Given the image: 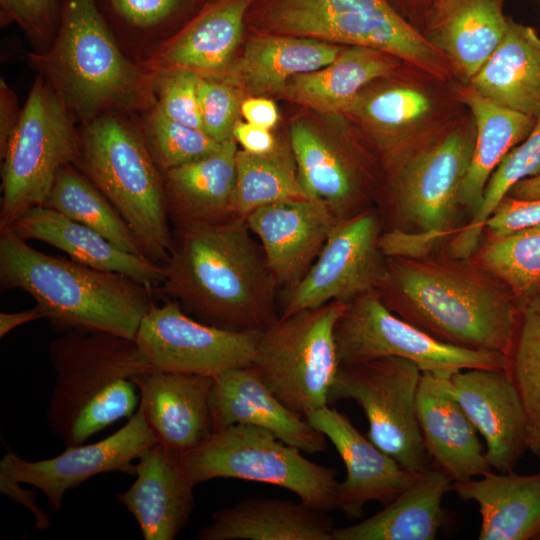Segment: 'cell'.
<instances>
[{
    "label": "cell",
    "instance_id": "cell-1",
    "mask_svg": "<svg viewBox=\"0 0 540 540\" xmlns=\"http://www.w3.org/2000/svg\"><path fill=\"white\" fill-rule=\"evenodd\" d=\"M245 219L175 228L155 290L191 317L218 328L262 330L275 314L277 283Z\"/></svg>",
    "mask_w": 540,
    "mask_h": 540
},
{
    "label": "cell",
    "instance_id": "cell-2",
    "mask_svg": "<svg viewBox=\"0 0 540 540\" xmlns=\"http://www.w3.org/2000/svg\"><path fill=\"white\" fill-rule=\"evenodd\" d=\"M387 262L376 291L393 313L440 341L510 356L521 307L503 282L449 255Z\"/></svg>",
    "mask_w": 540,
    "mask_h": 540
},
{
    "label": "cell",
    "instance_id": "cell-3",
    "mask_svg": "<svg viewBox=\"0 0 540 540\" xmlns=\"http://www.w3.org/2000/svg\"><path fill=\"white\" fill-rule=\"evenodd\" d=\"M0 284L4 291L28 293L60 334L103 332L135 340L155 306L154 291L146 285L38 251L9 227L0 229Z\"/></svg>",
    "mask_w": 540,
    "mask_h": 540
},
{
    "label": "cell",
    "instance_id": "cell-4",
    "mask_svg": "<svg viewBox=\"0 0 540 540\" xmlns=\"http://www.w3.org/2000/svg\"><path fill=\"white\" fill-rule=\"evenodd\" d=\"M48 355L56 380L46 419L65 447L129 419L139 405L133 378L153 370L135 340L103 332L62 333Z\"/></svg>",
    "mask_w": 540,
    "mask_h": 540
},
{
    "label": "cell",
    "instance_id": "cell-5",
    "mask_svg": "<svg viewBox=\"0 0 540 540\" xmlns=\"http://www.w3.org/2000/svg\"><path fill=\"white\" fill-rule=\"evenodd\" d=\"M29 60L86 124L110 109L154 102V74L122 53L95 0H61L53 43Z\"/></svg>",
    "mask_w": 540,
    "mask_h": 540
},
{
    "label": "cell",
    "instance_id": "cell-6",
    "mask_svg": "<svg viewBox=\"0 0 540 540\" xmlns=\"http://www.w3.org/2000/svg\"><path fill=\"white\" fill-rule=\"evenodd\" d=\"M111 202L144 256L163 266L173 249L164 175L146 140L111 114L87 123L74 164Z\"/></svg>",
    "mask_w": 540,
    "mask_h": 540
},
{
    "label": "cell",
    "instance_id": "cell-7",
    "mask_svg": "<svg viewBox=\"0 0 540 540\" xmlns=\"http://www.w3.org/2000/svg\"><path fill=\"white\" fill-rule=\"evenodd\" d=\"M263 22L282 35L362 46L445 77L448 58L389 0H271Z\"/></svg>",
    "mask_w": 540,
    "mask_h": 540
},
{
    "label": "cell",
    "instance_id": "cell-8",
    "mask_svg": "<svg viewBox=\"0 0 540 540\" xmlns=\"http://www.w3.org/2000/svg\"><path fill=\"white\" fill-rule=\"evenodd\" d=\"M346 307L332 301L280 317L261 330L252 366L271 392L304 419L330 403L340 366L334 330Z\"/></svg>",
    "mask_w": 540,
    "mask_h": 540
},
{
    "label": "cell",
    "instance_id": "cell-9",
    "mask_svg": "<svg viewBox=\"0 0 540 540\" xmlns=\"http://www.w3.org/2000/svg\"><path fill=\"white\" fill-rule=\"evenodd\" d=\"M301 452L264 428L236 424L214 431L200 446L183 453V460L195 486L217 478L260 482L287 489L320 511L336 509V470Z\"/></svg>",
    "mask_w": 540,
    "mask_h": 540
},
{
    "label": "cell",
    "instance_id": "cell-10",
    "mask_svg": "<svg viewBox=\"0 0 540 540\" xmlns=\"http://www.w3.org/2000/svg\"><path fill=\"white\" fill-rule=\"evenodd\" d=\"M79 153L80 135L69 110L40 75L1 153L0 229L11 227L27 210L44 205L58 171L75 164Z\"/></svg>",
    "mask_w": 540,
    "mask_h": 540
},
{
    "label": "cell",
    "instance_id": "cell-11",
    "mask_svg": "<svg viewBox=\"0 0 540 540\" xmlns=\"http://www.w3.org/2000/svg\"><path fill=\"white\" fill-rule=\"evenodd\" d=\"M421 375L415 363L400 357L341 363L330 393V402L354 400L368 420V438L415 473L432 467L416 410Z\"/></svg>",
    "mask_w": 540,
    "mask_h": 540
},
{
    "label": "cell",
    "instance_id": "cell-12",
    "mask_svg": "<svg viewBox=\"0 0 540 540\" xmlns=\"http://www.w3.org/2000/svg\"><path fill=\"white\" fill-rule=\"evenodd\" d=\"M334 334L340 364L392 356L410 360L422 372L435 374L450 375L474 368L509 369V357L504 354L434 338L393 313L377 291L347 303Z\"/></svg>",
    "mask_w": 540,
    "mask_h": 540
},
{
    "label": "cell",
    "instance_id": "cell-13",
    "mask_svg": "<svg viewBox=\"0 0 540 540\" xmlns=\"http://www.w3.org/2000/svg\"><path fill=\"white\" fill-rule=\"evenodd\" d=\"M380 237L379 215L372 210L339 220L309 270L285 288L280 317L376 291L388 270Z\"/></svg>",
    "mask_w": 540,
    "mask_h": 540
},
{
    "label": "cell",
    "instance_id": "cell-14",
    "mask_svg": "<svg viewBox=\"0 0 540 540\" xmlns=\"http://www.w3.org/2000/svg\"><path fill=\"white\" fill-rule=\"evenodd\" d=\"M261 330L233 331L188 315L177 301L153 306L142 319L135 341L153 370L198 374L251 366Z\"/></svg>",
    "mask_w": 540,
    "mask_h": 540
},
{
    "label": "cell",
    "instance_id": "cell-15",
    "mask_svg": "<svg viewBox=\"0 0 540 540\" xmlns=\"http://www.w3.org/2000/svg\"><path fill=\"white\" fill-rule=\"evenodd\" d=\"M157 442L143 412L137 408L127 423L110 436L95 443L66 447L49 459L25 460L8 449L0 461V480L36 488L57 513L69 490L96 475L118 471L134 476L135 461Z\"/></svg>",
    "mask_w": 540,
    "mask_h": 540
},
{
    "label": "cell",
    "instance_id": "cell-16",
    "mask_svg": "<svg viewBox=\"0 0 540 540\" xmlns=\"http://www.w3.org/2000/svg\"><path fill=\"white\" fill-rule=\"evenodd\" d=\"M475 134L457 129L403 165L396 183L397 214L420 231L452 235Z\"/></svg>",
    "mask_w": 540,
    "mask_h": 540
},
{
    "label": "cell",
    "instance_id": "cell-17",
    "mask_svg": "<svg viewBox=\"0 0 540 540\" xmlns=\"http://www.w3.org/2000/svg\"><path fill=\"white\" fill-rule=\"evenodd\" d=\"M451 393L486 442L498 472L513 471L528 449L527 416L508 369L474 368L448 376Z\"/></svg>",
    "mask_w": 540,
    "mask_h": 540
},
{
    "label": "cell",
    "instance_id": "cell-18",
    "mask_svg": "<svg viewBox=\"0 0 540 540\" xmlns=\"http://www.w3.org/2000/svg\"><path fill=\"white\" fill-rule=\"evenodd\" d=\"M306 420L330 440L344 462L346 478L339 482L337 508L346 518H361L364 505L372 500L388 505L417 478L419 473L400 466L362 435L344 413L326 405Z\"/></svg>",
    "mask_w": 540,
    "mask_h": 540
},
{
    "label": "cell",
    "instance_id": "cell-19",
    "mask_svg": "<svg viewBox=\"0 0 540 540\" xmlns=\"http://www.w3.org/2000/svg\"><path fill=\"white\" fill-rule=\"evenodd\" d=\"M245 221L277 285L287 288L309 270L339 219L325 202L305 198L261 206Z\"/></svg>",
    "mask_w": 540,
    "mask_h": 540
},
{
    "label": "cell",
    "instance_id": "cell-20",
    "mask_svg": "<svg viewBox=\"0 0 540 540\" xmlns=\"http://www.w3.org/2000/svg\"><path fill=\"white\" fill-rule=\"evenodd\" d=\"M133 484L116 498L135 518L145 540H173L194 507L183 453L157 442L135 463Z\"/></svg>",
    "mask_w": 540,
    "mask_h": 540
},
{
    "label": "cell",
    "instance_id": "cell-21",
    "mask_svg": "<svg viewBox=\"0 0 540 540\" xmlns=\"http://www.w3.org/2000/svg\"><path fill=\"white\" fill-rule=\"evenodd\" d=\"M210 408L213 432L236 424L253 425L302 452L316 454L327 450V438L289 410L252 365L229 369L213 378Z\"/></svg>",
    "mask_w": 540,
    "mask_h": 540
},
{
    "label": "cell",
    "instance_id": "cell-22",
    "mask_svg": "<svg viewBox=\"0 0 540 540\" xmlns=\"http://www.w3.org/2000/svg\"><path fill=\"white\" fill-rule=\"evenodd\" d=\"M133 381L139 392L138 408L159 443L185 453L213 433L212 377L151 370Z\"/></svg>",
    "mask_w": 540,
    "mask_h": 540
},
{
    "label": "cell",
    "instance_id": "cell-23",
    "mask_svg": "<svg viewBox=\"0 0 540 540\" xmlns=\"http://www.w3.org/2000/svg\"><path fill=\"white\" fill-rule=\"evenodd\" d=\"M447 374L422 372L416 400L417 418L432 466L453 482L490 472L477 429L449 389Z\"/></svg>",
    "mask_w": 540,
    "mask_h": 540
},
{
    "label": "cell",
    "instance_id": "cell-24",
    "mask_svg": "<svg viewBox=\"0 0 540 540\" xmlns=\"http://www.w3.org/2000/svg\"><path fill=\"white\" fill-rule=\"evenodd\" d=\"M254 0L208 2L145 63L152 74L182 68L200 75L223 73L241 42L245 15Z\"/></svg>",
    "mask_w": 540,
    "mask_h": 540
},
{
    "label": "cell",
    "instance_id": "cell-25",
    "mask_svg": "<svg viewBox=\"0 0 540 540\" xmlns=\"http://www.w3.org/2000/svg\"><path fill=\"white\" fill-rule=\"evenodd\" d=\"M509 20L503 0H433L423 34L469 83L501 43Z\"/></svg>",
    "mask_w": 540,
    "mask_h": 540
},
{
    "label": "cell",
    "instance_id": "cell-26",
    "mask_svg": "<svg viewBox=\"0 0 540 540\" xmlns=\"http://www.w3.org/2000/svg\"><path fill=\"white\" fill-rule=\"evenodd\" d=\"M9 228L25 241L44 242L74 261L125 275L154 292L163 280L162 266L121 250L95 230L47 206L27 210Z\"/></svg>",
    "mask_w": 540,
    "mask_h": 540
},
{
    "label": "cell",
    "instance_id": "cell-27",
    "mask_svg": "<svg viewBox=\"0 0 540 540\" xmlns=\"http://www.w3.org/2000/svg\"><path fill=\"white\" fill-rule=\"evenodd\" d=\"M237 142L224 141L209 155L163 173L166 204L175 228L235 217Z\"/></svg>",
    "mask_w": 540,
    "mask_h": 540
},
{
    "label": "cell",
    "instance_id": "cell-28",
    "mask_svg": "<svg viewBox=\"0 0 540 540\" xmlns=\"http://www.w3.org/2000/svg\"><path fill=\"white\" fill-rule=\"evenodd\" d=\"M326 512L303 501L248 498L214 512L197 540H334Z\"/></svg>",
    "mask_w": 540,
    "mask_h": 540
},
{
    "label": "cell",
    "instance_id": "cell-29",
    "mask_svg": "<svg viewBox=\"0 0 540 540\" xmlns=\"http://www.w3.org/2000/svg\"><path fill=\"white\" fill-rule=\"evenodd\" d=\"M479 480L453 482L452 489L479 506V540L540 539V473L492 471Z\"/></svg>",
    "mask_w": 540,
    "mask_h": 540
},
{
    "label": "cell",
    "instance_id": "cell-30",
    "mask_svg": "<svg viewBox=\"0 0 540 540\" xmlns=\"http://www.w3.org/2000/svg\"><path fill=\"white\" fill-rule=\"evenodd\" d=\"M468 86L512 111L540 115V37L530 26L509 20L498 47Z\"/></svg>",
    "mask_w": 540,
    "mask_h": 540
},
{
    "label": "cell",
    "instance_id": "cell-31",
    "mask_svg": "<svg viewBox=\"0 0 540 540\" xmlns=\"http://www.w3.org/2000/svg\"><path fill=\"white\" fill-rule=\"evenodd\" d=\"M453 480L437 467L414 482L377 514L346 527H335L334 540H433L444 521L442 500Z\"/></svg>",
    "mask_w": 540,
    "mask_h": 540
},
{
    "label": "cell",
    "instance_id": "cell-32",
    "mask_svg": "<svg viewBox=\"0 0 540 540\" xmlns=\"http://www.w3.org/2000/svg\"><path fill=\"white\" fill-rule=\"evenodd\" d=\"M343 48L313 38L267 35L250 39L230 74H223L254 96L281 94L294 76L332 63Z\"/></svg>",
    "mask_w": 540,
    "mask_h": 540
},
{
    "label": "cell",
    "instance_id": "cell-33",
    "mask_svg": "<svg viewBox=\"0 0 540 540\" xmlns=\"http://www.w3.org/2000/svg\"><path fill=\"white\" fill-rule=\"evenodd\" d=\"M459 98L472 112L476 127L473 153L461 190V206L472 217L481 205L492 173L504 156L530 134L536 118L503 108L469 86L459 91Z\"/></svg>",
    "mask_w": 540,
    "mask_h": 540
},
{
    "label": "cell",
    "instance_id": "cell-34",
    "mask_svg": "<svg viewBox=\"0 0 540 540\" xmlns=\"http://www.w3.org/2000/svg\"><path fill=\"white\" fill-rule=\"evenodd\" d=\"M390 57L372 48L351 46L329 65L292 77L281 95L321 113L349 111L365 85L392 72Z\"/></svg>",
    "mask_w": 540,
    "mask_h": 540
},
{
    "label": "cell",
    "instance_id": "cell-35",
    "mask_svg": "<svg viewBox=\"0 0 540 540\" xmlns=\"http://www.w3.org/2000/svg\"><path fill=\"white\" fill-rule=\"evenodd\" d=\"M290 145L307 198L325 202L339 220L366 210L361 207L358 178L351 162L313 126L304 120L294 121Z\"/></svg>",
    "mask_w": 540,
    "mask_h": 540
},
{
    "label": "cell",
    "instance_id": "cell-36",
    "mask_svg": "<svg viewBox=\"0 0 540 540\" xmlns=\"http://www.w3.org/2000/svg\"><path fill=\"white\" fill-rule=\"evenodd\" d=\"M44 206L95 230L121 250L145 257L111 202L74 164L58 171Z\"/></svg>",
    "mask_w": 540,
    "mask_h": 540
},
{
    "label": "cell",
    "instance_id": "cell-37",
    "mask_svg": "<svg viewBox=\"0 0 540 540\" xmlns=\"http://www.w3.org/2000/svg\"><path fill=\"white\" fill-rule=\"evenodd\" d=\"M305 198L291 145L277 143L265 154L237 151L235 217L245 219L261 206Z\"/></svg>",
    "mask_w": 540,
    "mask_h": 540
},
{
    "label": "cell",
    "instance_id": "cell-38",
    "mask_svg": "<svg viewBox=\"0 0 540 540\" xmlns=\"http://www.w3.org/2000/svg\"><path fill=\"white\" fill-rule=\"evenodd\" d=\"M540 175V115L530 134L512 148L492 173L478 211L460 226L448 243V255L469 259L476 252L487 219L510 189L521 180Z\"/></svg>",
    "mask_w": 540,
    "mask_h": 540
},
{
    "label": "cell",
    "instance_id": "cell-39",
    "mask_svg": "<svg viewBox=\"0 0 540 540\" xmlns=\"http://www.w3.org/2000/svg\"><path fill=\"white\" fill-rule=\"evenodd\" d=\"M469 260L503 282L521 307L540 292V224L488 236Z\"/></svg>",
    "mask_w": 540,
    "mask_h": 540
},
{
    "label": "cell",
    "instance_id": "cell-40",
    "mask_svg": "<svg viewBox=\"0 0 540 540\" xmlns=\"http://www.w3.org/2000/svg\"><path fill=\"white\" fill-rule=\"evenodd\" d=\"M508 370L526 412L528 449L540 458V292L520 308Z\"/></svg>",
    "mask_w": 540,
    "mask_h": 540
},
{
    "label": "cell",
    "instance_id": "cell-41",
    "mask_svg": "<svg viewBox=\"0 0 540 540\" xmlns=\"http://www.w3.org/2000/svg\"><path fill=\"white\" fill-rule=\"evenodd\" d=\"M145 140L163 173L209 155L222 143L202 129L169 119L156 107L149 117Z\"/></svg>",
    "mask_w": 540,
    "mask_h": 540
},
{
    "label": "cell",
    "instance_id": "cell-42",
    "mask_svg": "<svg viewBox=\"0 0 540 540\" xmlns=\"http://www.w3.org/2000/svg\"><path fill=\"white\" fill-rule=\"evenodd\" d=\"M241 89L222 74L201 75L199 104L202 129L219 142L232 140L241 114Z\"/></svg>",
    "mask_w": 540,
    "mask_h": 540
},
{
    "label": "cell",
    "instance_id": "cell-43",
    "mask_svg": "<svg viewBox=\"0 0 540 540\" xmlns=\"http://www.w3.org/2000/svg\"><path fill=\"white\" fill-rule=\"evenodd\" d=\"M430 109L429 98L420 90L395 87L381 91L365 101L358 97L349 111L359 110L361 115L381 128L397 129L420 120Z\"/></svg>",
    "mask_w": 540,
    "mask_h": 540
},
{
    "label": "cell",
    "instance_id": "cell-44",
    "mask_svg": "<svg viewBox=\"0 0 540 540\" xmlns=\"http://www.w3.org/2000/svg\"><path fill=\"white\" fill-rule=\"evenodd\" d=\"M154 77V88L158 94L155 107L173 121L202 129L199 104L201 75L193 70L177 68L154 74Z\"/></svg>",
    "mask_w": 540,
    "mask_h": 540
},
{
    "label": "cell",
    "instance_id": "cell-45",
    "mask_svg": "<svg viewBox=\"0 0 540 540\" xmlns=\"http://www.w3.org/2000/svg\"><path fill=\"white\" fill-rule=\"evenodd\" d=\"M107 20L136 31H152L176 19L188 0H95Z\"/></svg>",
    "mask_w": 540,
    "mask_h": 540
},
{
    "label": "cell",
    "instance_id": "cell-46",
    "mask_svg": "<svg viewBox=\"0 0 540 540\" xmlns=\"http://www.w3.org/2000/svg\"><path fill=\"white\" fill-rule=\"evenodd\" d=\"M0 8L2 22L16 23L43 51L51 46L60 22L57 0H0Z\"/></svg>",
    "mask_w": 540,
    "mask_h": 540
},
{
    "label": "cell",
    "instance_id": "cell-47",
    "mask_svg": "<svg viewBox=\"0 0 540 540\" xmlns=\"http://www.w3.org/2000/svg\"><path fill=\"white\" fill-rule=\"evenodd\" d=\"M539 224L540 198L517 199L507 195L487 219L484 233L492 237L504 236Z\"/></svg>",
    "mask_w": 540,
    "mask_h": 540
},
{
    "label": "cell",
    "instance_id": "cell-48",
    "mask_svg": "<svg viewBox=\"0 0 540 540\" xmlns=\"http://www.w3.org/2000/svg\"><path fill=\"white\" fill-rule=\"evenodd\" d=\"M449 235L431 231L393 229L381 234L380 247L387 257L421 259Z\"/></svg>",
    "mask_w": 540,
    "mask_h": 540
},
{
    "label": "cell",
    "instance_id": "cell-49",
    "mask_svg": "<svg viewBox=\"0 0 540 540\" xmlns=\"http://www.w3.org/2000/svg\"><path fill=\"white\" fill-rule=\"evenodd\" d=\"M233 138L243 150L252 154L268 153L277 145L269 129L248 122L238 121L233 129Z\"/></svg>",
    "mask_w": 540,
    "mask_h": 540
},
{
    "label": "cell",
    "instance_id": "cell-50",
    "mask_svg": "<svg viewBox=\"0 0 540 540\" xmlns=\"http://www.w3.org/2000/svg\"><path fill=\"white\" fill-rule=\"evenodd\" d=\"M241 115L246 122L269 130L279 120V113L275 103L262 96H253L243 100L241 103Z\"/></svg>",
    "mask_w": 540,
    "mask_h": 540
},
{
    "label": "cell",
    "instance_id": "cell-51",
    "mask_svg": "<svg viewBox=\"0 0 540 540\" xmlns=\"http://www.w3.org/2000/svg\"><path fill=\"white\" fill-rule=\"evenodd\" d=\"M20 112L18 113L16 99L13 91L1 78L0 84V154L3 153L7 142L15 129Z\"/></svg>",
    "mask_w": 540,
    "mask_h": 540
},
{
    "label": "cell",
    "instance_id": "cell-52",
    "mask_svg": "<svg viewBox=\"0 0 540 540\" xmlns=\"http://www.w3.org/2000/svg\"><path fill=\"white\" fill-rule=\"evenodd\" d=\"M396 10L413 26L423 28L433 0H389Z\"/></svg>",
    "mask_w": 540,
    "mask_h": 540
},
{
    "label": "cell",
    "instance_id": "cell-53",
    "mask_svg": "<svg viewBox=\"0 0 540 540\" xmlns=\"http://www.w3.org/2000/svg\"><path fill=\"white\" fill-rule=\"evenodd\" d=\"M44 319L41 310L35 305L33 308L18 312H1L0 314V337H4L13 329L25 323Z\"/></svg>",
    "mask_w": 540,
    "mask_h": 540
},
{
    "label": "cell",
    "instance_id": "cell-54",
    "mask_svg": "<svg viewBox=\"0 0 540 540\" xmlns=\"http://www.w3.org/2000/svg\"><path fill=\"white\" fill-rule=\"evenodd\" d=\"M507 195L517 199L540 198V175L521 180L510 189Z\"/></svg>",
    "mask_w": 540,
    "mask_h": 540
},
{
    "label": "cell",
    "instance_id": "cell-55",
    "mask_svg": "<svg viewBox=\"0 0 540 540\" xmlns=\"http://www.w3.org/2000/svg\"><path fill=\"white\" fill-rule=\"evenodd\" d=\"M202 1H204V2H207V3H208V2H211V1H214V0H202Z\"/></svg>",
    "mask_w": 540,
    "mask_h": 540
}]
</instances>
